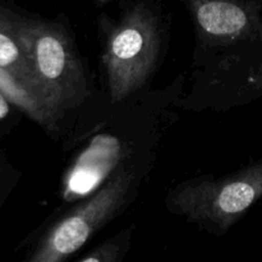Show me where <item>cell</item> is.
Instances as JSON below:
<instances>
[{"label":"cell","instance_id":"1","mask_svg":"<svg viewBox=\"0 0 262 262\" xmlns=\"http://www.w3.org/2000/svg\"><path fill=\"white\" fill-rule=\"evenodd\" d=\"M20 42L27 55L33 84L53 112L83 100L86 79L71 40L60 27L32 19H18Z\"/></svg>","mask_w":262,"mask_h":262},{"label":"cell","instance_id":"4","mask_svg":"<svg viewBox=\"0 0 262 262\" xmlns=\"http://www.w3.org/2000/svg\"><path fill=\"white\" fill-rule=\"evenodd\" d=\"M133 176L124 170L115 174L92 194L56 223L41 239L30 261L59 262L68 258L115 216L127 201Z\"/></svg>","mask_w":262,"mask_h":262},{"label":"cell","instance_id":"11","mask_svg":"<svg viewBox=\"0 0 262 262\" xmlns=\"http://www.w3.org/2000/svg\"><path fill=\"white\" fill-rule=\"evenodd\" d=\"M99 2H107V0H99Z\"/></svg>","mask_w":262,"mask_h":262},{"label":"cell","instance_id":"5","mask_svg":"<svg viewBox=\"0 0 262 262\" xmlns=\"http://www.w3.org/2000/svg\"><path fill=\"white\" fill-rule=\"evenodd\" d=\"M189 7L202 35L216 42L242 37L250 26V14L239 0H189Z\"/></svg>","mask_w":262,"mask_h":262},{"label":"cell","instance_id":"6","mask_svg":"<svg viewBox=\"0 0 262 262\" xmlns=\"http://www.w3.org/2000/svg\"><path fill=\"white\" fill-rule=\"evenodd\" d=\"M0 91L9 100L10 104L23 110L43 127L51 128L60 115L51 110L37 91L30 83L17 78L14 74L0 67Z\"/></svg>","mask_w":262,"mask_h":262},{"label":"cell","instance_id":"9","mask_svg":"<svg viewBox=\"0 0 262 262\" xmlns=\"http://www.w3.org/2000/svg\"><path fill=\"white\" fill-rule=\"evenodd\" d=\"M127 241V234H120L114 239L106 241L102 245L97 246L87 256L81 258L82 262H114L122 256L123 245Z\"/></svg>","mask_w":262,"mask_h":262},{"label":"cell","instance_id":"3","mask_svg":"<svg viewBox=\"0 0 262 262\" xmlns=\"http://www.w3.org/2000/svg\"><path fill=\"white\" fill-rule=\"evenodd\" d=\"M261 181L252 171L224 178L193 179L174 189L168 204L174 212L191 222L225 232L256 201Z\"/></svg>","mask_w":262,"mask_h":262},{"label":"cell","instance_id":"10","mask_svg":"<svg viewBox=\"0 0 262 262\" xmlns=\"http://www.w3.org/2000/svg\"><path fill=\"white\" fill-rule=\"evenodd\" d=\"M10 113V102L7 97L0 91V120L5 119Z\"/></svg>","mask_w":262,"mask_h":262},{"label":"cell","instance_id":"7","mask_svg":"<svg viewBox=\"0 0 262 262\" xmlns=\"http://www.w3.org/2000/svg\"><path fill=\"white\" fill-rule=\"evenodd\" d=\"M18 19L19 17L0 8V67L35 89L27 55L18 32Z\"/></svg>","mask_w":262,"mask_h":262},{"label":"cell","instance_id":"2","mask_svg":"<svg viewBox=\"0 0 262 262\" xmlns=\"http://www.w3.org/2000/svg\"><path fill=\"white\" fill-rule=\"evenodd\" d=\"M159 42L156 18L143 5L130 9L113 30L102 63L114 101L125 100L146 83L158 59Z\"/></svg>","mask_w":262,"mask_h":262},{"label":"cell","instance_id":"8","mask_svg":"<svg viewBox=\"0 0 262 262\" xmlns=\"http://www.w3.org/2000/svg\"><path fill=\"white\" fill-rule=\"evenodd\" d=\"M112 137L109 136H102V137H97L95 140L94 145L83 154L82 159H79L78 164L76 168L72 171V176L69 177L68 182H67V193L69 194H84L91 189L95 184L99 183L97 179H102L104 177L95 170L100 166H105V168L112 169L113 166L117 164L118 159H119L120 152L110 155L109 158L104 159L101 163H99V159L101 158L102 152L106 148L107 143L110 142Z\"/></svg>","mask_w":262,"mask_h":262}]
</instances>
